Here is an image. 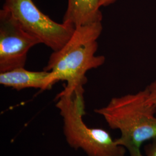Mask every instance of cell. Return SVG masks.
Here are the masks:
<instances>
[{"label":"cell","mask_w":156,"mask_h":156,"mask_svg":"<svg viewBox=\"0 0 156 156\" xmlns=\"http://www.w3.org/2000/svg\"><path fill=\"white\" fill-rule=\"evenodd\" d=\"M102 31V22L76 27L67 44L53 52L44 68L50 73L51 87L59 81H65L67 84L62 91L66 93L83 87L87 82L86 73L105 62L104 56L95 55Z\"/></svg>","instance_id":"cell-2"},{"label":"cell","mask_w":156,"mask_h":156,"mask_svg":"<svg viewBox=\"0 0 156 156\" xmlns=\"http://www.w3.org/2000/svg\"><path fill=\"white\" fill-rule=\"evenodd\" d=\"M101 7L102 6H107L112 4L114 3L117 0H99Z\"/></svg>","instance_id":"cell-10"},{"label":"cell","mask_w":156,"mask_h":156,"mask_svg":"<svg viewBox=\"0 0 156 156\" xmlns=\"http://www.w3.org/2000/svg\"><path fill=\"white\" fill-rule=\"evenodd\" d=\"M146 89L147 90L151 102L156 109V80L151 82Z\"/></svg>","instance_id":"cell-8"},{"label":"cell","mask_w":156,"mask_h":156,"mask_svg":"<svg viewBox=\"0 0 156 156\" xmlns=\"http://www.w3.org/2000/svg\"><path fill=\"white\" fill-rule=\"evenodd\" d=\"M144 151L145 156H156V138L145 145Z\"/></svg>","instance_id":"cell-9"},{"label":"cell","mask_w":156,"mask_h":156,"mask_svg":"<svg viewBox=\"0 0 156 156\" xmlns=\"http://www.w3.org/2000/svg\"><path fill=\"white\" fill-rule=\"evenodd\" d=\"M50 73L46 71H31L23 68L0 73V84L18 91L27 88L49 90Z\"/></svg>","instance_id":"cell-6"},{"label":"cell","mask_w":156,"mask_h":156,"mask_svg":"<svg viewBox=\"0 0 156 156\" xmlns=\"http://www.w3.org/2000/svg\"><path fill=\"white\" fill-rule=\"evenodd\" d=\"M100 8L99 0H68L63 23L76 28L102 22Z\"/></svg>","instance_id":"cell-7"},{"label":"cell","mask_w":156,"mask_h":156,"mask_svg":"<svg viewBox=\"0 0 156 156\" xmlns=\"http://www.w3.org/2000/svg\"><path fill=\"white\" fill-rule=\"evenodd\" d=\"M41 44L26 31L11 13L0 11V73L24 67L29 50Z\"/></svg>","instance_id":"cell-5"},{"label":"cell","mask_w":156,"mask_h":156,"mask_svg":"<svg viewBox=\"0 0 156 156\" xmlns=\"http://www.w3.org/2000/svg\"><path fill=\"white\" fill-rule=\"evenodd\" d=\"M3 9L9 12L26 31L53 51L62 49L75 30L71 25L51 20L39 10L33 0H5Z\"/></svg>","instance_id":"cell-4"},{"label":"cell","mask_w":156,"mask_h":156,"mask_svg":"<svg viewBox=\"0 0 156 156\" xmlns=\"http://www.w3.org/2000/svg\"><path fill=\"white\" fill-rule=\"evenodd\" d=\"M84 91L83 87H79L71 93L62 91L56 97L67 143L76 150L82 149L87 156H126V149L117 144L107 131L91 128L84 122Z\"/></svg>","instance_id":"cell-3"},{"label":"cell","mask_w":156,"mask_h":156,"mask_svg":"<svg viewBox=\"0 0 156 156\" xmlns=\"http://www.w3.org/2000/svg\"><path fill=\"white\" fill-rule=\"evenodd\" d=\"M94 112L104 117L110 128L120 131L116 142L124 147L130 156H144L141 146L156 138V108L146 88L135 94L114 97Z\"/></svg>","instance_id":"cell-1"}]
</instances>
